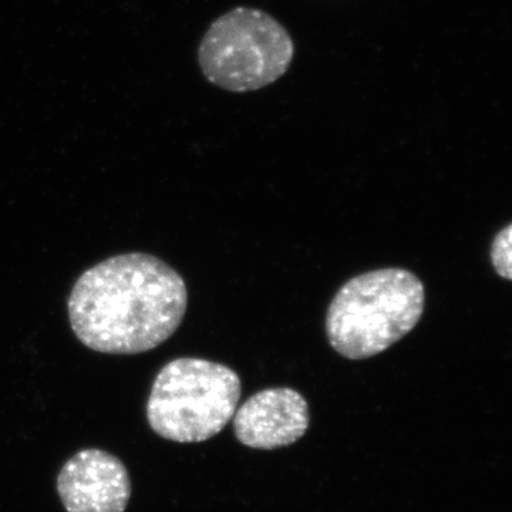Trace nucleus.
<instances>
[{
	"label": "nucleus",
	"mask_w": 512,
	"mask_h": 512,
	"mask_svg": "<svg viewBox=\"0 0 512 512\" xmlns=\"http://www.w3.org/2000/svg\"><path fill=\"white\" fill-rule=\"evenodd\" d=\"M183 276L157 256H111L80 275L67 301L70 325L86 348L138 355L167 342L183 323Z\"/></svg>",
	"instance_id": "f257e3e1"
},
{
	"label": "nucleus",
	"mask_w": 512,
	"mask_h": 512,
	"mask_svg": "<svg viewBox=\"0 0 512 512\" xmlns=\"http://www.w3.org/2000/svg\"><path fill=\"white\" fill-rule=\"evenodd\" d=\"M424 302L423 282L406 269L357 275L330 302L326 313L330 346L350 360L379 355L416 328Z\"/></svg>",
	"instance_id": "f03ea898"
},
{
	"label": "nucleus",
	"mask_w": 512,
	"mask_h": 512,
	"mask_svg": "<svg viewBox=\"0 0 512 512\" xmlns=\"http://www.w3.org/2000/svg\"><path fill=\"white\" fill-rule=\"evenodd\" d=\"M241 379L231 367L180 357L158 373L147 402V420L158 436L201 443L227 427L238 409Z\"/></svg>",
	"instance_id": "7ed1b4c3"
},
{
	"label": "nucleus",
	"mask_w": 512,
	"mask_h": 512,
	"mask_svg": "<svg viewBox=\"0 0 512 512\" xmlns=\"http://www.w3.org/2000/svg\"><path fill=\"white\" fill-rule=\"evenodd\" d=\"M295 56L288 30L262 10L237 8L202 37L198 63L208 82L232 93L256 92L281 79Z\"/></svg>",
	"instance_id": "20e7f679"
},
{
	"label": "nucleus",
	"mask_w": 512,
	"mask_h": 512,
	"mask_svg": "<svg viewBox=\"0 0 512 512\" xmlns=\"http://www.w3.org/2000/svg\"><path fill=\"white\" fill-rule=\"evenodd\" d=\"M57 493L67 512H124L131 481L120 458L87 448L64 464L57 477Z\"/></svg>",
	"instance_id": "39448f33"
},
{
	"label": "nucleus",
	"mask_w": 512,
	"mask_h": 512,
	"mask_svg": "<svg viewBox=\"0 0 512 512\" xmlns=\"http://www.w3.org/2000/svg\"><path fill=\"white\" fill-rule=\"evenodd\" d=\"M239 443L255 450H276L302 439L309 427L305 397L289 387L261 390L234 417Z\"/></svg>",
	"instance_id": "423d86ee"
},
{
	"label": "nucleus",
	"mask_w": 512,
	"mask_h": 512,
	"mask_svg": "<svg viewBox=\"0 0 512 512\" xmlns=\"http://www.w3.org/2000/svg\"><path fill=\"white\" fill-rule=\"evenodd\" d=\"M512 225H507L503 231L495 235L491 245V262L501 278L511 281L512 278Z\"/></svg>",
	"instance_id": "0eeeda50"
}]
</instances>
